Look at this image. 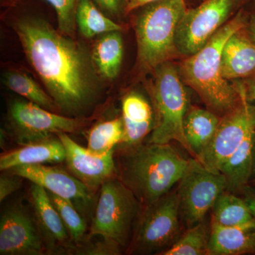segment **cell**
<instances>
[{
    "label": "cell",
    "mask_w": 255,
    "mask_h": 255,
    "mask_svg": "<svg viewBox=\"0 0 255 255\" xmlns=\"http://www.w3.org/2000/svg\"><path fill=\"white\" fill-rule=\"evenodd\" d=\"M65 159V150L58 137L23 145L19 148L0 157V169L3 172L28 164L59 163Z\"/></svg>",
    "instance_id": "ac0fdd59"
},
{
    "label": "cell",
    "mask_w": 255,
    "mask_h": 255,
    "mask_svg": "<svg viewBox=\"0 0 255 255\" xmlns=\"http://www.w3.org/2000/svg\"><path fill=\"white\" fill-rule=\"evenodd\" d=\"M135 10L137 61L152 71L179 53L176 32L187 9L184 0H156Z\"/></svg>",
    "instance_id": "277c9868"
},
{
    "label": "cell",
    "mask_w": 255,
    "mask_h": 255,
    "mask_svg": "<svg viewBox=\"0 0 255 255\" xmlns=\"http://www.w3.org/2000/svg\"><path fill=\"white\" fill-rule=\"evenodd\" d=\"M9 117L16 140L21 145L46 140L62 132H76L82 125L78 119L53 113L29 101L13 102Z\"/></svg>",
    "instance_id": "8fae6325"
},
{
    "label": "cell",
    "mask_w": 255,
    "mask_h": 255,
    "mask_svg": "<svg viewBox=\"0 0 255 255\" xmlns=\"http://www.w3.org/2000/svg\"><path fill=\"white\" fill-rule=\"evenodd\" d=\"M243 191L244 193L243 199L246 201L255 219V185H248Z\"/></svg>",
    "instance_id": "d6a6232c"
},
{
    "label": "cell",
    "mask_w": 255,
    "mask_h": 255,
    "mask_svg": "<svg viewBox=\"0 0 255 255\" xmlns=\"http://www.w3.org/2000/svg\"><path fill=\"white\" fill-rule=\"evenodd\" d=\"M249 184H251V185H255V177L251 179Z\"/></svg>",
    "instance_id": "74e56055"
},
{
    "label": "cell",
    "mask_w": 255,
    "mask_h": 255,
    "mask_svg": "<svg viewBox=\"0 0 255 255\" xmlns=\"http://www.w3.org/2000/svg\"><path fill=\"white\" fill-rule=\"evenodd\" d=\"M220 119L210 111L200 108L188 110L184 122L186 138L194 158L199 159L212 140Z\"/></svg>",
    "instance_id": "44dd1931"
},
{
    "label": "cell",
    "mask_w": 255,
    "mask_h": 255,
    "mask_svg": "<svg viewBox=\"0 0 255 255\" xmlns=\"http://www.w3.org/2000/svg\"><path fill=\"white\" fill-rule=\"evenodd\" d=\"M76 23L80 33L87 38L122 30V26L106 16L92 0H80L77 11Z\"/></svg>",
    "instance_id": "d4e9b609"
},
{
    "label": "cell",
    "mask_w": 255,
    "mask_h": 255,
    "mask_svg": "<svg viewBox=\"0 0 255 255\" xmlns=\"http://www.w3.org/2000/svg\"><path fill=\"white\" fill-rule=\"evenodd\" d=\"M255 222V217L245 199L231 192H223L213 207L212 223L215 224L233 227Z\"/></svg>",
    "instance_id": "603a6c76"
},
{
    "label": "cell",
    "mask_w": 255,
    "mask_h": 255,
    "mask_svg": "<svg viewBox=\"0 0 255 255\" xmlns=\"http://www.w3.org/2000/svg\"><path fill=\"white\" fill-rule=\"evenodd\" d=\"M36 221L47 250L69 247L71 239L58 211L44 188L33 184L30 189Z\"/></svg>",
    "instance_id": "9a60e30c"
},
{
    "label": "cell",
    "mask_w": 255,
    "mask_h": 255,
    "mask_svg": "<svg viewBox=\"0 0 255 255\" xmlns=\"http://www.w3.org/2000/svg\"><path fill=\"white\" fill-rule=\"evenodd\" d=\"M246 27L235 33L223 48L221 73L227 80L247 79L255 75V43Z\"/></svg>",
    "instance_id": "2e32d148"
},
{
    "label": "cell",
    "mask_w": 255,
    "mask_h": 255,
    "mask_svg": "<svg viewBox=\"0 0 255 255\" xmlns=\"http://www.w3.org/2000/svg\"><path fill=\"white\" fill-rule=\"evenodd\" d=\"M246 87V95L248 100L251 102H255V75L246 79L243 82Z\"/></svg>",
    "instance_id": "e575fe53"
},
{
    "label": "cell",
    "mask_w": 255,
    "mask_h": 255,
    "mask_svg": "<svg viewBox=\"0 0 255 255\" xmlns=\"http://www.w3.org/2000/svg\"><path fill=\"white\" fill-rule=\"evenodd\" d=\"M145 208L132 236V250L144 253L160 251L171 244L179 233L178 192H169Z\"/></svg>",
    "instance_id": "30bf717a"
},
{
    "label": "cell",
    "mask_w": 255,
    "mask_h": 255,
    "mask_svg": "<svg viewBox=\"0 0 255 255\" xmlns=\"http://www.w3.org/2000/svg\"><path fill=\"white\" fill-rule=\"evenodd\" d=\"M255 145V129L223 164L220 172L226 178V190L236 193L249 185L254 173Z\"/></svg>",
    "instance_id": "ffe728a7"
},
{
    "label": "cell",
    "mask_w": 255,
    "mask_h": 255,
    "mask_svg": "<svg viewBox=\"0 0 255 255\" xmlns=\"http://www.w3.org/2000/svg\"><path fill=\"white\" fill-rule=\"evenodd\" d=\"M141 204L121 182L112 178L101 186L89 237L100 236L121 247L127 244Z\"/></svg>",
    "instance_id": "8992f818"
},
{
    "label": "cell",
    "mask_w": 255,
    "mask_h": 255,
    "mask_svg": "<svg viewBox=\"0 0 255 255\" xmlns=\"http://www.w3.org/2000/svg\"><path fill=\"white\" fill-rule=\"evenodd\" d=\"M153 71L152 97L156 117L149 142L167 144L174 140L192 155L184 130L188 97L179 74L168 62L161 64Z\"/></svg>",
    "instance_id": "5b68a950"
},
{
    "label": "cell",
    "mask_w": 255,
    "mask_h": 255,
    "mask_svg": "<svg viewBox=\"0 0 255 255\" xmlns=\"http://www.w3.org/2000/svg\"><path fill=\"white\" fill-rule=\"evenodd\" d=\"M251 2L252 0H204L197 7L187 9L176 32L179 54H195L231 16L242 8L250 9Z\"/></svg>",
    "instance_id": "52a82bcc"
},
{
    "label": "cell",
    "mask_w": 255,
    "mask_h": 255,
    "mask_svg": "<svg viewBox=\"0 0 255 255\" xmlns=\"http://www.w3.org/2000/svg\"><path fill=\"white\" fill-rule=\"evenodd\" d=\"M46 250L36 221L24 209L5 210L0 219V255H40Z\"/></svg>",
    "instance_id": "7c38bea8"
},
{
    "label": "cell",
    "mask_w": 255,
    "mask_h": 255,
    "mask_svg": "<svg viewBox=\"0 0 255 255\" xmlns=\"http://www.w3.org/2000/svg\"><path fill=\"white\" fill-rule=\"evenodd\" d=\"M234 85L241 96L239 103L220 120L212 140L198 159L204 167L215 172H220L224 162L255 129V105L248 100L243 82Z\"/></svg>",
    "instance_id": "ba28073f"
},
{
    "label": "cell",
    "mask_w": 255,
    "mask_h": 255,
    "mask_svg": "<svg viewBox=\"0 0 255 255\" xmlns=\"http://www.w3.org/2000/svg\"><path fill=\"white\" fill-rule=\"evenodd\" d=\"M15 30L28 62L58 110L71 114L87 108L95 97L97 82L85 48L43 18H20Z\"/></svg>",
    "instance_id": "6da1fadb"
},
{
    "label": "cell",
    "mask_w": 255,
    "mask_h": 255,
    "mask_svg": "<svg viewBox=\"0 0 255 255\" xmlns=\"http://www.w3.org/2000/svg\"><path fill=\"white\" fill-rule=\"evenodd\" d=\"M6 172L27 179L44 188L48 192L72 202L78 201L86 204L92 199L91 189L63 169L45 164H28L18 166Z\"/></svg>",
    "instance_id": "5bb4252c"
},
{
    "label": "cell",
    "mask_w": 255,
    "mask_h": 255,
    "mask_svg": "<svg viewBox=\"0 0 255 255\" xmlns=\"http://www.w3.org/2000/svg\"><path fill=\"white\" fill-rule=\"evenodd\" d=\"M65 150V162L70 174L90 189L101 187L114 177L117 167L114 152L104 155L90 153L85 147L74 141L68 133L58 134Z\"/></svg>",
    "instance_id": "4fadbf2b"
},
{
    "label": "cell",
    "mask_w": 255,
    "mask_h": 255,
    "mask_svg": "<svg viewBox=\"0 0 255 255\" xmlns=\"http://www.w3.org/2000/svg\"><path fill=\"white\" fill-rule=\"evenodd\" d=\"M53 6L62 34L74 38L76 30L77 11L80 0H43Z\"/></svg>",
    "instance_id": "f1b7e54d"
},
{
    "label": "cell",
    "mask_w": 255,
    "mask_h": 255,
    "mask_svg": "<svg viewBox=\"0 0 255 255\" xmlns=\"http://www.w3.org/2000/svg\"><path fill=\"white\" fill-rule=\"evenodd\" d=\"M121 246L115 242L102 238V241H97L87 245L76 251L78 255H115L120 253Z\"/></svg>",
    "instance_id": "f546056e"
},
{
    "label": "cell",
    "mask_w": 255,
    "mask_h": 255,
    "mask_svg": "<svg viewBox=\"0 0 255 255\" xmlns=\"http://www.w3.org/2000/svg\"><path fill=\"white\" fill-rule=\"evenodd\" d=\"M124 55L123 39L119 31L104 33L96 42L92 60L99 73L107 79L118 75Z\"/></svg>",
    "instance_id": "7402d4cb"
},
{
    "label": "cell",
    "mask_w": 255,
    "mask_h": 255,
    "mask_svg": "<svg viewBox=\"0 0 255 255\" xmlns=\"http://www.w3.org/2000/svg\"><path fill=\"white\" fill-rule=\"evenodd\" d=\"M4 85L11 91L24 97L29 102L53 112L58 110L55 101L44 92L33 79L24 73L9 72L5 74Z\"/></svg>",
    "instance_id": "484cf974"
},
{
    "label": "cell",
    "mask_w": 255,
    "mask_h": 255,
    "mask_svg": "<svg viewBox=\"0 0 255 255\" xmlns=\"http://www.w3.org/2000/svg\"><path fill=\"white\" fill-rule=\"evenodd\" d=\"M154 1H156V0H127L125 14H130L137 8ZM202 1H204V0H202Z\"/></svg>",
    "instance_id": "836d02e7"
},
{
    "label": "cell",
    "mask_w": 255,
    "mask_h": 255,
    "mask_svg": "<svg viewBox=\"0 0 255 255\" xmlns=\"http://www.w3.org/2000/svg\"><path fill=\"white\" fill-rule=\"evenodd\" d=\"M246 30L248 35L251 37L252 41L255 43V11L251 13Z\"/></svg>",
    "instance_id": "d590c367"
},
{
    "label": "cell",
    "mask_w": 255,
    "mask_h": 255,
    "mask_svg": "<svg viewBox=\"0 0 255 255\" xmlns=\"http://www.w3.org/2000/svg\"><path fill=\"white\" fill-rule=\"evenodd\" d=\"M122 120L124 140L122 145L127 148L140 145L155 126L150 104L143 96L135 92L125 96L122 100Z\"/></svg>",
    "instance_id": "e0dca14e"
},
{
    "label": "cell",
    "mask_w": 255,
    "mask_h": 255,
    "mask_svg": "<svg viewBox=\"0 0 255 255\" xmlns=\"http://www.w3.org/2000/svg\"><path fill=\"white\" fill-rule=\"evenodd\" d=\"M124 140L122 118L114 119L97 124L89 132L87 149L90 153L104 155L114 152Z\"/></svg>",
    "instance_id": "cb8c5ba5"
},
{
    "label": "cell",
    "mask_w": 255,
    "mask_h": 255,
    "mask_svg": "<svg viewBox=\"0 0 255 255\" xmlns=\"http://www.w3.org/2000/svg\"><path fill=\"white\" fill-rule=\"evenodd\" d=\"M209 238L206 226L202 222L189 228L182 237L176 241L169 249L164 250L159 255H208Z\"/></svg>",
    "instance_id": "4316f807"
},
{
    "label": "cell",
    "mask_w": 255,
    "mask_h": 255,
    "mask_svg": "<svg viewBox=\"0 0 255 255\" xmlns=\"http://www.w3.org/2000/svg\"><path fill=\"white\" fill-rule=\"evenodd\" d=\"M96 6L105 14L116 17L125 14L127 0H92Z\"/></svg>",
    "instance_id": "1f68e13d"
},
{
    "label": "cell",
    "mask_w": 255,
    "mask_h": 255,
    "mask_svg": "<svg viewBox=\"0 0 255 255\" xmlns=\"http://www.w3.org/2000/svg\"><path fill=\"white\" fill-rule=\"evenodd\" d=\"M122 155L119 179L144 207L170 192L194 162L186 159L169 143L149 142L131 147Z\"/></svg>",
    "instance_id": "7a4b0ae2"
},
{
    "label": "cell",
    "mask_w": 255,
    "mask_h": 255,
    "mask_svg": "<svg viewBox=\"0 0 255 255\" xmlns=\"http://www.w3.org/2000/svg\"><path fill=\"white\" fill-rule=\"evenodd\" d=\"M251 13L247 8H242L211 37L205 46L189 56L181 66L183 80L214 112L227 114L241 100L236 85H231L223 77L221 59L226 42L235 33L248 26Z\"/></svg>",
    "instance_id": "3957f363"
},
{
    "label": "cell",
    "mask_w": 255,
    "mask_h": 255,
    "mask_svg": "<svg viewBox=\"0 0 255 255\" xmlns=\"http://www.w3.org/2000/svg\"><path fill=\"white\" fill-rule=\"evenodd\" d=\"M255 253V222L233 227L211 223L208 255H240Z\"/></svg>",
    "instance_id": "d6986e66"
},
{
    "label": "cell",
    "mask_w": 255,
    "mask_h": 255,
    "mask_svg": "<svg viewBox=\"0 0 255 255\" xmlns=\"http://www.w3.org/2000/svg\"><path fill=\"white\" fill-rule=\"evenodd\" d=\"M255 177V152H254V173H253V178Z\"/></svg>",
    "instance_id": "8d00e7d4"
},
{
    "label": "cell",
    "mask_w": 255,
    "mask_h": 255,
    "mask_svg": "<svg viewBox=\"0 0 255 255\" xmlns=\"http://www.w3.org/2000/svg\"><path fill=\"white\" fill-rule=\"evenodd\" d=\"M22 179L23 178L19 176L10 173V172L1 176L0 177V201L1 202L21 187Z\"/></svg>",
    "instance_id": "4dcf8cb0"
},
{
    "label": "cell",
    "mask_w": 255,
    "mask_h": 255,
    "mask_svg": "<svg viewBox=\"0 0 255 255\" xmlns=\"http://www.w3.org/2000/svg\"><path fill=\"white\" fill-rule=\"evenodd\" d=\"M226 188L227 183L223 174L206 168L194 158L179 182L177 191L180 216L188 228L203 222Z\"/></svg>",
    "instance_id": "9c48e42d"
},
{
    "label": "cell",
    "mask_w": 255,
    "mask_h": 255,
    "mask_svg": "<svg viewBox=\"0 0 255 255\" xmlns=\"http://www.w3.org/2000/svg\"><path fill=\"white\" fill-rule=\"evenodd\" d=\"M48 193L68 231L71 241L78 244L82 241L87 231L85 219L79 214L71 201L55 195L53 193L48 191Z\"/></svg>",
    "instance_id": "83f0119b"
}]
</instances>
